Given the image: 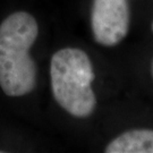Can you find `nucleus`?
<instances>
[{"mask_svg":"<svg viewBox=\"0 0 153 153\" xmlns=\"http://www.w3.org/2000/svg\"><path fill=\"white\" fill-rule=\"evenodd\" d=\"M39 25L26 11L13 13L0 24V88L8 97H23L36 84V66L30 50Z\"/></svg>","mask_w":153,"mask_h":153,"instance_id":"1","label":"nucleus"},{"mask_svg":"<svg viewBox=\"0 0 153 153\" xmlns=\"http://www.w3.org/2000/svg\"><path fill=\"white\" fill-rule=\"evenodd\" d=\"M94 71L85 51L77 48L58 50L50 61L51 90L57 103L69 115L88 118L97 107L92 88Z\"/></svg>","mask_w":153,"mask_h":153,"instance_id":"2","label":"nucleus"},{"mask_svg":"<svg viewBox=\"0 0 153 153\" xmlns=\"http://www.w3.org/2000/svg\"><path fill=\"white\" fill-rule=\"evenodd\" d=\"M129 7L127 0H94L91 25L95 41L114 47L126 38L129 30Z\"/></svg>","mask_w":153,"mask_h":153,"instance_id":"3","label":"nucleus"},{"mask_svg":"<svg viewBox=\"0 0 153 153\" xmlns=\"http://www.w3.org/2000/svg\"><path fill=\"white\" fill-rule=\"evenodd\" d=\"M107 153H153V129H131L117 136Z\"/></svg>","mask_w":153,"mask_h":153,"instance_id":"4","label":"nucleus"},{"mask_svg":"<svg viewBox=\"0 0 153 153\" xmlns=\"http://www.w3.org/2000/svg\"><path fill=\"white\" fill-rule=\"evenodd\" d=\"M152 75H153V64H152Z\"/></svg>","mask_w":153,"mask_h":153,"instance_id":"5","label":"nucleus"},{"mask_svg":"<svg viewBox=\"0 0 153 153\" xmlns=\"http://www.w3.org/2000/svg\"><path fill=\"white\" fill-rule=\"evenodd\" d=\"M152 32H153V22H152Z\"/></svg>","mask_w":153,"mask_h":153,"instance_id":"6","label":"nucleus"}]
</instances>
